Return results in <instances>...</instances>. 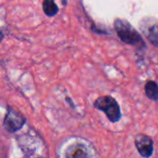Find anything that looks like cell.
<instances>
[{
	"label": "cell",
	"instance_id": "obj_1",
	"mask_svg": "<svg viewBox=\"0 0 158 158\" xmlns=\"http://www.w3.org/2000/svg\"><path fill=\"white\" fill-rule=\"evenodd\" d=\"M114 27L119 39L123 43L131 45H144L141 34L127 20L117 19H115Z\"/></svg>",
	"mask_w": 158,
	"mask_h": 158
},
{
	"label": "cell",
	"instance_id": "obj_2",
	"mask_svg": "<svg viewBox=\"0 0 158 158\" xmlns=\"http://www.w3.org/2000/svg\"><path fill=\"white\" fill-rule=\"evenodd\" d=\"M94 106L96 109L104 112L109 121L113 123L119 121L121 118L120 107L118 102L112 96H100L95 100Z\"/></svg>",
	"mask_w": 158,
	"mask_h": 158
},
{
	"label": "cell",
	"instance_id": "obj_3",
	"mask_svg": "<svg viewBox=\"0 0 158 158\" xmlns=\"http://www.w3.org/2000/svg\"><path fill=\"white\" fill-rule=\"evenodd\" d=\"M25 121V118L19 111L8 107L4 119V128L8 132H16L23 127Z\"/></svg>",
	"mask_w": 158,
	"mask_h": 158
},
{
	"label": "cell",
	"instance_id": "obj_4",
	"mask_svg": "<svg viewBox=\"0 0 158 158\" xmlns=\"http://www.w3.org/2000/svg\"><path fill=\"white\" fill-rule=\"evenodd\" d=\"M135 146L143 157H150L154 153V142L148 135L143 133L137 134L135 136Z\"/></svg>",
	"mask_w": 158,
	"mask_h": 158
},
{
	"label": "cell",
	"instance_id": "obj_5",
	"mask_svg": "<svg viewBox=\"0 0 158 158\" xmlns=\"http://www.w3.org/2000/svg\"><path fill=\"white\" fill-rule=\"evenodd\" d=\"M141 28L148 40L158 47V19L146 18L142 21Z\"/></svg>",
	"mask_w": 158,
	"mask_h": 158
},
{
	"label": "cell",
	"instance_id": "obj_6",
	"mask_svg": "<svg viewBox=\"0 0 158 158\" xmlns=\"http://www.w3.org/2000/svg\"><path fill=\"white\" fill-rule=\"evenodd\" d=\"M65 158H89V153L83 144L74 143L66 150Z\"/></svg>",
	"mask_w": 158,
	"mask_h": 158
},
{
	"label": "cell",
	"instance_id": "obj_7",
	"mask_svg": "<svg viewBox=\"0 0 158 158\" xmlns=\"http://www.w3.org/2000/svg\"><path fill=\"white\" fill-rule=\"evenodd\" d=\"M146 96L153 100V101H158V84L156 81H149L145 83L144 86Z\"/></svg>",
	"mask_w": 158,
	"mask_h": 158
},
{
	"label": "cell",
	"instance_id": "obj_8",
	"mask_svg": "<svg viewBox=\"0 0 158 158\" xmlns=\"http://www.w3.org/2000/svg\"><path fill=\"white\" fill-rule=\"evenodd\" d=\"M43 10L48 17H52L58 12V7L54 1L45 0L43 2Z\"/></svg>",
	"mask_w": 158,
	"mask_h": 158
}]
</instances>
